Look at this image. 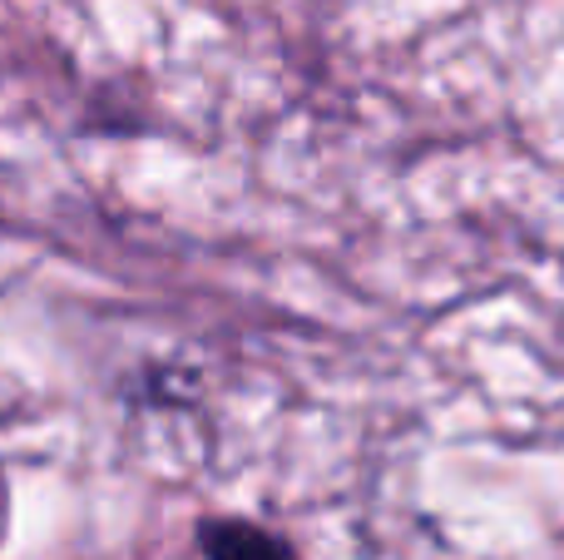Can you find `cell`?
<instances>
[{
    "label": "cell",
    "mask_w": 564,
    "mask_h": 560,
    "mask_svg": "<svg viewBox=\"0 0 564 560\" xmlns=\"http://www.w3.org/2000/svg\"><path fill=\"white\" fill-rule=\"evenodd\" d=\"M198 541H204L208 560H292L282 541H273L268 531L243 526V521H208L198 531Z\"/></svg>",
    "instance_id": "1"
}]
</instances>
